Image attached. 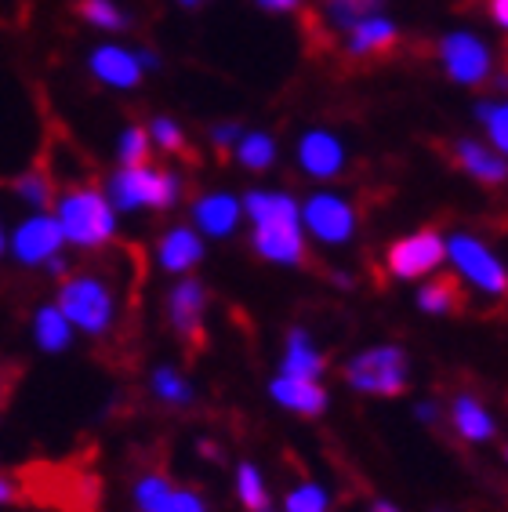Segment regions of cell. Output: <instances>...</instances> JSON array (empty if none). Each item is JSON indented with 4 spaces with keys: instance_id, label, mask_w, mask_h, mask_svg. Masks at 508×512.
I'll return each instance as SVG.
<instances>
[{
    "instance_id": "9c48e42d",
    "label": "cell",
    "mask_w": 508,
    "mask_h": 512,
    "mask_svg": "<svg viewBox=\"0 0 508 512\" xmlns=\"http://www.w3.org/2000/svg\"><path fill=\"white\" fill-rule=\"evenodd\" d=\"M447 262V247L436 229H418L385 251V266L396 280H421Z\"/></svg>"
},
{
    "instance_id": "7402d4cb",
    "label": "cell",
    "mask_w": 508,
    "mask_h": 512,
    "mask_svg": "<svg viewBox=\"0 0 508 512\" xmlns=\"http://www.w3.org/2000/svg\"><path fill=\"white\" fill-rule=\"evenodd\" d=\"M33 338H37L44 353H62L73 342V327L59 313V306H40L37 316H33Z\"/></svg>"
},
{
    "instance_id": "74e56055",
    "label": "cell",
    "mask_w": 508,
    "mask_h": 512,
    "mask_svg": "<svg viewBox=\"0 0 508 512\" xmlns=\"http://www.w3.org/2000/svg\"><path fill=\"white\" fill-rule=\"evenodd\" d=\"M418 418H421V422H436V418H440V407H436V400H421Z\"/></svg>"
},
{
    "instance_id": "ab89813d",
    "label": "cell",
    "mask_w": 508,
    "mask_h": 512,
    "mask_svg": "<svg viewBox=\"0 0 508 512\" xmlns=\"http://www.w3.org/2000/svg\"><path fill=\"white\" fill-rule=\"evenodd\" d=\"M371 512H400V509H396V505H389V502H374Z\"/></svg>"
},
{
    "instance_id": "8992f818",
    "label": "cell",
    "mask_w": 508,
    "mask_h": 512,
    "mask_svg": "<svg viewBox=\"0 0 508 512\" xmlns=\"http://www.w3.org/2000/svg\"><path fill=\"white\" fill-rule=\"evenodd\" d=\"M443 247H447V262H454V269H458V276L465 284H472L476 291L494 295V298H501L508 291L505 262H501L479 237H472V233H454V237L443 240Z\"/></svg>"
},
{
    "instance_id": "ba28073f",
    "label": "cell",
    "mask_w": 508,
    "mask_h": 512,
    "mask_svg": "<svg viewBox=\"0 0 508 512\" xmlns=\"http://www.w3.org/2000/svg\"><path fill=\"white\" fill-rule=\"evenodd\" d=\"M440 66L454 84L461 88H476L494 73V51L487 48V40L476 37L469 30H454L440 40Z\"/></svg>"
},
{
    "instance_id": "484cf974",
    "label": "cell",
    "mask_w": 508,
    "mask_h": 512,
    "mask_svg": "<svg viewBox=\"0 0 508 512\" xmlns=\"http://www.w3.org/2000/svg\"><path fill=\"white\" fill-rule=\"evenodd\" d=\"M476 120L487 128L490 149L505 153V149H508V106H505V102H498V99L476 102Z\"/></svg>"
},
{
    "instance_id": "9a60e30c",
    "label": "cell",
    "mask_w": 508,
    "mask_h": 512,
    "mask_svg": "<svg viewBox=\"0 0 508 512\" xmlns=\"http://www.w3.org/2000/svg\"><path fill=\"white\" fill-rule=\"evenodd\" d=\"M454 164L469 178L483 182V186H501L508 178L505 153L490 149L487 142H479V138H458V142H454Z\"/></svg>"
},
{
    "instance_id": "d6a6232c",
    "label": "cell",
    "mask_w": 508,
    "mask_h": 512,
    "mask_svg": "<svg viewBox=\"0 0 508 512\" xmlns=\"http://www.w3.org/2000/svg\"><path fill=\"white\" fill-rule=\"evenodd\" d=\"M146 131H149V142L160 146L164 153H178V149H186V131L178 128L171 117H157Z\"/></svg>"
},
{
    "instance_id": "f35d334b",
    "label": "cell",
    "mask_w": 508,
    "mask_h": 512,
    "mask_svg": "<svg viewBox=\"0 0 508 512\" xmlns=\"http://www.w3.org/2000/svg\"><path fill=\"white\" fill-rule=\"evenodd\" d=\"M19 494H15V483L8 480V476H0V505H8V502H15Z\"/></svg>"
},
{
    "instance_id": "d590c367",
    "label": "cell",
    "mask_w": 508,
    "mask_h": 512,
    "mask_svg": "<svg viewBox=\"0 0 508 512\" xmlns=\"http://www.w3.org/2000/svg\"><path fill=\"white\" fill-rule=\"evenodd\" d=\"M490 8V19L498 22V30H505L508 26V0H487Z\"/></svg>"
},
{
    "instance_id": "603a6c76",
    "label": "cell",
    "mask_w": 508,
    "mask_h": 512,
    "mask_svg": "<svg viewBox=\"0 0 508 512\" xmlns=\"http://www.w3.org/2000/svg\"><path fill=\"white\" fill-rule=\"evenodd\" d=\"M233 149L240 168L247 171H269L276 164V138L269 131H244Z\"/></svg>"
},
{
    "instance_id": "7c38bea8",
    "label": "cell",
    "mask_w": 508,
    "mask_h": 512,
    "mask_svg": "<svg viewBox=\"0 0 508 512\" xmlns=\"http://www.w3.org/2000/svg\"><path fill=\"white\" fill-rule=\"evenodd\" d=\"M298 164H302L305 175H313V178L342 175V168H345L342 138L334 135V131H323V128L305 131L302 142H298Z\"/></svg>"
},
{
    "instance_id": "e0dca14e",
    "label": "cell",
    "mask_w": 508,
    "mask_h": 512,
    "mask_svg": "<svg viewBox=\"0 0 508 512\" xmlns=\"http://www.w3.org/2000/svg\"><path fill=\"white\" fill-rule=\"evenodd\" d=\"M269 396L284 411L305 414V418H316V414L327 411V389H323L316 378H291V375H276L269 382Z\"/></svg>"
},
{
    "instance_id": "6da1fadb",
    "label": "cell",
    "mask_w": 508,
    "mask_h": 512,
    "mask_svg": "<svg viewBox=\"0 0 508 512\" xmlns=\"http://www.w3.org/2000/svg\"><path fill=\"white\" fill-rule=\"evenodd\" d=\"M247 222H251L254 255L273 266H302L305 233L298 218V200L284 189H251L244 200Z\"/></svg>"
},
{
    "instance_id": "836d02e7",
    "label": "cell",
    "mask_w": 508,
    "mask_h": 512,
    "mask_svg": "<svg viewBox=\"0 0 508 512\" xmlns=\"http://www.w3.org/2000/svg\"><path fill=\"white\" fill-rule=\"evenodd\" d=\"M157 512H211V509H207V502L193 487H171V494H167Z\"/></svg>"
},
{
    "instance_id": "44dd1931",
    "label": "cell",
    "mask_w": 508,
    "mask_h": 512,
    "mask_svg": "<svg viewBox=\"0 0 508 512\" xmlns=\"http://www.w3.org/2000/svg\"><path fill=\"white\" fill-rule=\"evenodd\" d=\"M465 306V295L454 276H440V280H429L425 287H418V309L429 316H450Z\"/></svg>"
},
{
    "instance_id": "1f68e13d",
    "label": "cell",
    "mask_w": 508,
    "mask_h": 512,
    "mask_svg": "<svg viewBox=\"0 0 508 512\" xmlns=\"http://www.w3.org/2000/svg\"><path fill=\"white\" fill-rule=\"evenodd\" d=\"M287 512H331V498L320 483L305 480L287 494Z\"/></svg>"
},
{
    "instance_id": "ffe728a7",
    "label": "cell",
    "mask_w": 508,
    "mask_h": 512,
    "mask_svg": "<svg viewBox=\"0 0 508 512\" xmlns=\"http://www.w3.org/2000/svg\"><path fill=\"white\" fill-rule=\"evenodd\" d=\"M327 360L320 356V349L313 345V335L305 327H291L284 345V360H280V375L291 378H320Z\"/></svg>"
},
{
    "instance_id": "5bb4252c",
    "label": "cell",
    "mask_w": 508,
    "mask_h": 512,
    "mask_svg": "<svg viewBox=\"0 0 508 512\" xmlns=\"http://www.w3.org/2000/svg\"><path fill=\"white\" fill-rule=\"evenodd\" d=\"M244 218V207L233 193H200L193 200V229L204 237H229Z\"/></svg>"
},
{
    "instance_id": "d4e9b609",
    "label": "cell",
    "mask_w": 508,
    "mask_h": 512,
    "mask_svg": "<svg viewBox=\"0 0 508 512\" xmlns=\"http://www.w3.org/2000/svg\"><path fill=\"white\" fill-rule=\"evenodd\" d=\"M381 4L385 0H327V8H323V15H327V22H331L334 30H349V26H356L360 19H367V15H378Z\"/></svg>"
},
{
    "instance_id": "4fadbf2b",
    "label": "cell",
    "mask_w": 508,
    "mask_h": 512,
    "mask_svg": "<svg viewBox=\"0 0 508 512\" xmlns=\"http://www.w3.org/2000/svg\"><path fill=\"white\" fill-rule=\"evenodd\" d=\"M400 40V26L385 15H367L356 26L345 30V55L349 59H378V55H389Z\"/></svg>"
},
{
    "instance_id": "ac0fdd59",
    "label": "cell",
    "mask_w": 508,
    "mask_h": 512,
    "mask_svg": "<svg viewBox=\"0 0 508 512\" xmlns=\"http://www.w3.org/2000/svg\"><path fill=\"white\" fill-rule=\"evenodd\" d=\"M88 66L106 88L127 91V88H138V80H142V66H138L135 51L120 48V44H102V48H95Z\"/></svg>"
},
{
    "instance_id": "52a82bcc",
    "label": "cell",
    "mask_w": 508,
    "mask_h": 512,
    "mask_svg": "<svg viewBox=\"0 0 508 512\" xmlns=\"http://www.w3.org/2000/svg\"><path fill=\"white\" fill-rule=\"evenodd\" d=\"M298 218H302V233H309L313 240L327 247H342L356 237V207L342 197V193H331V189H320L313 197L298 207Z\"/></svg>"
},
{
    "instance_id": "8d00e7d4",
    "label": "cell",
    "mask_w": 508,
    "mask_h": 512,
    "mask_svg": "<svg viewBox=\"0 0 508 512\" xmlns=\"http://www.w3.org/2000/svg\"><path fill=\"white\" fill-rule=\"evenodd\" d=\"M258 8H265V11H276V15H284V11H294L302 0H254Z\"/></svg>"
},
{
    "instance_id": "4dcf8cb0",
    "label": "cell",
    "mask_w": 508,
    "mask_h": 512,
    "mask_svg": "<svg viewBox=\"0 0 508 512\" xmlns=\"http://www.w3.org/2000/svg\"><path fill=\"white\" fill-rule=\"evenodd\" d=\"M175 483L167 480L164 473H146L135 483V509L138 512H157L164 505V498L171 494Z\"/></svg>"
},
{
    "instance_id": "d6986e66",
    "label": "cell",
    "mask_w": 508,
    "mask_h": 512,
    "mask_svg": "<svg viewBox=\"0 0 508 512\" xmlns=\"http://www.w3.org/2000/svg\"><path fill=\"white\" fill-rule=\"evenodd\" d=\"M450 425H454V433L465 440V444H487L494 440L498 433V422H494V414L487 411V404L479 400L476 393H461L450 407Z\"/></svg>"
},
{
    "instance_id": "7bdbcfd3",
    "label": "cell",
    "mask_w": 508,
    "mask_h": 512,
    "mask_svg": "<svg viewBox=\"0 0 508 512\" xmlns=\"http://www.w3.org/2000/svg\"><path fill=\"white\" fill-rule=\"evenodd\" d=\"M265 512H269V509H265Z\"/></svg>"
},
{
    "instance_id": "4316f807",
    "label": "cell",
    "mask_w": 508,
    "mask_h": 512,
    "mask_svg": "<svg viewBox=\"0 0 508 512\" xmlns=\"http://www.w3.org/2000/svg\"><path fill=\"white\" fill-rule=\"evenodd\" d=\"M149 153H153V142H149L146 128L131 124V128L120 131V142H117L120 168H142V164H149Z\"/></svg>"
},
{
    "instance_id": "f546056e",
    "label": "cell",
    "mask_w": 508,
    "mask_h": 512,
    "mask_svg": "<svg viewBox=\"0 0 508 512\" xmlns=\"http://www.w3.org/2000/svg\"><path fill=\"white\" fill-rule=\"evenodd\" d=\"M80 19L95 26V30H124L127 26V15L113 4V0H80L77 4Z\"/></svg>"
},
{
    "instance_id": "60d3db41",
    "label": "cell",
    "mask_w": 508,
    "mask_h": 512,
    "mask_svg": "<svg viewBox=\"0 0 508 512\" xmlns=\"http://www.w3.org/2000/svg\"><path fill=\"white\" fill-rule=\"evenodd\" d=\"M4 244H8V240H4V229H0V255H4Z\"/></svg>"
},
{
    "instance_id": "3957f363",
    "label": "cell",
    "mask_w": 508,
    "mask_h": 512,
    "mask_svg": "<svg viewBox=\"0 0 508 512\" xmlns=\"http://www.w3.org/2000/svg\"><path fill=\"white\" fill-rule=\"evenodd\" d=\"M59 313L69 320L73 331L102 338L117 320V298L106 276L98 273H69L59 287Z\"/></svg>"
},
{
    "instance_id": "5b68a950",
    "label": "cell",
    "mask_w": 508,
    "mask_h": 512,
    "mask_svg": "<svg viewBox=\"0 0 508 512\" xmlns=\"http://www.w3.org/2000/svg\"><path fill=\"white\" fill-rule=\"evenodd\" d=\"M407 353L400 345H371L345 364V382L363 396H400L407 389Z\"/></svg>"
},
{
    "instance_id": "2e32d148",
    "label": "cell",
    "mask_w": 508,
    "mask_h": 512,
    "mask_svg": "<svg viewBox=\"0 0 508 512\" xmlns=\"http://www.w3.org/2000/svg\"><path fill=\"white\" fill-rule=\"evenodd\" d=\"M200 258H204V237H200L193 226L167 229L164 237L157 240V266L164 269V273L182 276L200 266Z\"/></svg>"
},
{
    "instance_id": "277c9868",
    "label": "cell",
    "mask_w": 508,
    "mask_h": 512,
    "mask_svg": "<svg viewBox=\"0 0 508 512\" xmlns=\"http://www.w3.org/2000/svg\"><path fill=\"white\" fill-rule=\"evenodd\" d=\"M182 189L186 186L175 171L142 164V168H120L109 178L106 197L113 211H167L178 204Z\"/></svg>"
},
{
    "instance_id": "83f0119b",
    "label": "cell",
    "mask_w": 508,
    "mask_h": 512,
    "mask_svg": "<svg viewBox=\"0 0 508 512\" xmlns=\"http://www.w3.org/2000/svg\"><path fill=\"white\" fill-rule=\"evenodd\" d=\"M15 193H19V200H26L33 211H48L51 200H55V186H51L48 171H22V175L15 178Z\"/></svg>"
},
{
    "instance_id": "cb8c5ba5",
    "label": "cell",
    "mask_w": 508,
    "mask_h": 512,
    "mask_svg": "<svg viewBox=\"0 0 508 512\" xmlns=\"http://www.w3.org/2000/svg\"><path fill=\"white\" fill-rule=\"evenodd\" d=\"M236 498L247 512H265L269 509V491H265V476L258 473L254 462L236 465Z\"/></svg>"
},
{
    "instance_id": "30bf717a",
    "label": "cell",
    "mask_w": 508,
    "mask_h": 512,
    "mask_svg": "<svg viewBox=\"0 0 508 512\" xmlns=\"http://www.w3.org/2000/svg\"><path fill=\"white\" fill-rule=\"evenodd\" d=\"M11 251L22 266H44L48 258L62 251V229L55 215L48 211H33L30 218H22L15 233H11Z\"/></svg>"
},
{
    "instance_id": "b9f144b4",
    "label": "cell",
    "mask_w": 508,
    "mask_h": 512,
    "mask_svg": "<svg viewBox=\"0 0 508 512\" xmlns=\"http://www.w3.org/2000/svg\"><path fill=\"white\" fill-rule=\"evenodd\" d=\"M178 4H189V8H193V4H200V0H178Z\"/></svg>"
},
{
    "instance_id": "7a4b0ae2",
    "label": "cell",
    "mask_w": 508,
    "mask_h": 512,
    "mask_svg": "<svg viewBox=\"0 0 508 512\" xmlns=\"http://www.w3.org/2000/svg\"><path fill=\"white\" fill-rule=\"evenodd\" d=\"M55 222L62 229V244L80 247V251H102L117 237V211L109 197L91 182L66 186L55 193Z\"/></svg>"
},
{
    "instance_id": "e575fe53",
    "label": "cell",
    "mask_w": 508,
    "mask_h": 512,
    "mask_svg": "<svg viewBox=\"0 0 508 512\" xmlns=\"http://www.w3.org/2000/svg\"><path fill=\"white\" fill-rule=\"evenodd\" d=\"M240 135H244V128H240V124H215V128H211V142H215L222 153H225V149H233Z\"/></svg>"
},
{
    "instance_id": "8fae6325",
    "label": "cell",
    "mask_w": 508,
    "mask_h": 512,
    "mask_svg": "<svg viewBox=\"0 0 508 512\" xmlns=\"http://www.w3.org/2000/svg\"><path fill=\"white\" fill-rule=\"evenodd\" d=\"M204 313H207V291L200 280L182 276L171 295H167V320L175 327V335L186 342H200L204 338Z\"/></svg>"
},
{
    "instance_id": "f1b7e54d",
    "label": "cell",
    "mask_w": 508,
    "mask_h": 512,
    "mask_svg": "<svg viewBox=\"0 0 508 512\" xmlns=\"http://www.w3.org/2000/svg\"><path fill=\"white\" fill-rule=\"evenodd\" d=\"M153 396L171 407H186L193 400V385L178 375L175 367H157L153 371Z\"/></svg>"
}]
</instances>
